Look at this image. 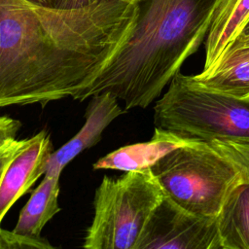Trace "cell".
Here are the masks:
<instances>
[{
    "label": "cell",
    "mask_w": 249,
    "mask_h": 249,
    "mask_svg": "<svg viewBox=\"0 0 249 249\" xmlns=\"http://www.w3.org/2000/svg\"><path fill=\"white\" fill-rule=\"evenodd\" d=\"M151 171L165 196L199 216L216 218L241 181L235 166L210 143L192 141L165 154Z\"/></svg>",
    "instance_id": "obj_4"
},
{
    "label": "cell",
    "mask_w": 249,
    "mask_h": 249,
    "mask_svg": "<svg viewBox=\"0 0 249 249\" xmlns=\"http://www.w3.org/2000/svg\"><path fill=\"white\" fill-rule=\"evenodd\" d=\"M249 18V0H219L205 40L203 69L211 66Z\"/></svg>",
    "instance_id": "obj_11"
},
{
    "label": "cell",
    "mask_w": 249,
    "mask_h": 249,
    "mask_svg": "<svg viewBox=\"0 0 249 249\" xmlns=\"http://www.w3.org/2000/svg\"><path fill=\"white\" fill-rule=\"evenodd\" d=\"M21 123L17 119L8 116L0 117V143L16 138Z\"/></svg>",
    "instance_id": "obj_17"
},
{
    "label": "cell",
    "mask_w": 249,
    "mask_h": 249,
    "mask_svg": "<svg viewBox=\"0 0 249 249\" xmlns=\"http://www.w3.org/2000/svg\"><path fill=\"white\" fill-rule=\"evenodd\" d=\"M52 153L51 135L41 130L9 163L0 182V224L15 202L45 174Z\"/></svg>",
    "instance_id": "obj_7"
},
{
    "label": "cell",
    "mask_w": 249,
    "mask_h": 249,
    "mask_svg": "<svg viewBox=\"0 0 249 249\" xmlns=\"http://www.w3.org/2000/svg\"><path fill=\"white\" fill-rule=\"evenodd\" d=\"M219 0H136L132 25L74 100L109 91L124 110L147 108L206 38Z\"/></svg>",
    "instance_id": "obj_2"
},
{
    "label": "cell",
    "mask_w": 249,
    "mask_h": 249,
    "mask_svg": "<svg viewBox=\"0 0 249 249\" xmlns=\"http://www.w3.org/2000/svg\"><path fill=\"white\" fill-rule=\"evenodd\" d=\"M192 141L194 140L155 127L150 140L121 147L99 159L93 163L92 167L94 169H115L124 172L148 169L171 150L187 145Z\"/></svg>",
    "instance_id": "obj_10"
},
{
    "label": "cell",
    "mask_w": 249,
    "mask_h": 249,
    "mask_svg": "<svg viewBox=\"0 0 249 249\" xmlns=\"http://www.w3.org/2000/svg\"><path fill=\"white\" fill-rule=\"evenodd\" d=\"M90 97L85 114V124L74 137L51 154L44 175H60L72 160L97 144L105 128L125 111L121 108L119 99L109 91Z\"/></svg>",
    "instance_id": "obj_8"
},
{
    "label": "cell",
    "mask_w": 249,
    "mask_h": 249,
    "mask_svg": "<svg viewBox=\"0 0 249 249\" xmlns=\"http://www.w3.org/2000/svg\"><path fill=\"white\" fill-rule=\"evenodd\" d=\"M22 248H53V246L42 236L29 237L0 228V249H22Z\"/></svg>",
    "instance_id": "obj_15"
},
{
    "label": "cell",
    "mask_w": 249,
    "mask_h": 249,
    "mask_svg": "<svg viewBox=\"0 0 249 249\" xmlns=\"http://www.w3.org/2000/svg\"><path fill=\"white\" fill-rule=\"evenodd\" d=\"M222 249H249V182H240L216 217Z\"/></svg>",
    "instance_id": "obj_12"
},
{
    "label": "cell",
    "mask_w": 249,
    "mask_h": 249,
    "mask_svg": "<svg viewBox=\"0 0 249 249\" xmlns=\"http://www.w3.org/2000/svg\"><path fill=\"white\" fill-rule=\"evenodd\" d=\"M193 78L209 89L249 98V42L233 40L211 66Z\"/></svg>",
    "instance_id": "obj_9"
},
{
    "label": "cell",
    "mask_w": 249,
    "mask_h": 249,
    "mask_svg": "<svg viewBox=\"0 0 249 249\" xmlns=\"http://www.w3.org/2000/svg\"><path fill=\"white\" fill-rule=\"evenodd\" d=\"M29 142L30 138L19 140L11 138L0 143V182L9 163L20 151H22L29 144Z\"/></svg>",
    "instance_id": "obj_16"
},
{
    "label": "cell",
    "mask_w": 249,
    "mask_h": 249,
    "mask_svg": "<svg viewBox=\"0 0 249 249\" xmlns=\"http://www.w3.org/2000/svg\"><path fill=\"white\" fill-rule=\"evenodd\" d=\"M33 5L46 7V8H53V0H25Z\"/></svg>",
    "instance_id": "obj_20"
},
{
    "label": "cell",
    "mask_w": 249,
    "mask_h": 249,
    "mask_svg": "<svg viewBox=\"0 0 249 249\" xmlns=\"http://www.w3.org/2000/svg\"><path fill=\"white\" fill-rule=\"evenodd\" d=\"M134 3L61 10L0 0V108L74 98L125 39Z\"/></svg>",
    "instance_id": "obj_1"
},
{
    "label": "cell",
    "mask_w": 249,
    "mask_h": 249,
    "mask_svg": "<svg viewBox=\"0 0 249 249\" xmlns=\"http://www.w3.org/2000/svg\"><path fill=\"white\" fill-rule=\"evenodd\" d=\"M155 127L189 140H249V98L209 89L180 71L154 107Z\"/></svg>",
    "instance_id": "obj_3"
},
{
    "label": "cell",
    "mask_w": 249,
    "mask_h": 249,
    "mask_svg": "<svg viewBox=\"0 0 249 249\" xmlns=\"http://www.w3.org/2000/svg\"><path fill=\"white\" fill-rule=\"evenodd\" d=\"M59 177L60 175H44L20 211L14 232L29 237L41 236L45 225L60 211Z\"/></svg>",
    "instance_id": "obj_13"
},
{
    "label": "cell",
    "mask_w": 249,
    "mask_h": 249,
    "mask_svg": "<svg viewBox=\"0 0 249 249\" xmlns=\"http://www.w3.org/2000/svg\"><path fill=\"white\" fill-rule=\"evenodd\" d=\"M102 0H53V8L61 10H72L85 8L93 5ZM131 3H135L136 0H126Z\"/></svg>",
    "instance_id": "obj_18"
},
{
    "label": "cell",
    "mask_w": 249,
    "mask_h": 249,
    "mask_svg": "<svg viewBox=\"0 0 249 249\" xmlns=\"http://www.w3.org/2000/svg\"><path fill=\"white\" fill-rule=\"evenodd\" d=\"M164 194V193H163ZM135 249H222L216 218L196 215L163 195Z\"/></svg>",
    "instance_id": "obj_6"
},
{
    "label": "cell",
    "mask_w": 249,
    "mask_h": 249,
    "mask_svg": "<svg viewBox=\"0 0 249 249\" xmlns=\"http://www.w3.org/2000/svg\"><path fill=\"white\" fill-rule=\"evenodd\" d=\"M234 40L240 42H249V18Z\"/></svg>",
    "instance_id": "obj_19"
},
{
    "label": "cell",
    "mask_w": 249,
    "mask_h": 249,
    "mask_svg": "<svg viewBox=\"0 0 249 249\" xmlns=\"http://www.w3.org/2000/svg\"><path fill=\"white\" fill-rule=\"evenodd\" d=\"M210 144L235 166L242 182H249V140H213Z\"/></svg>",
    "instance_id": "obj_14"
},
{
    "label": "cell",
    "mask_w": 249,
    "mask_h": 249,
    "mask_svg": "<svg viewBox=\"0 0 249 249\" xmlns=\"http://www.w3.org/2000/svg\"><path fill=\"white\" fill-rule=\"evenodd\" d=\"M163 191L151 169L103 176L93 198V218L83 247L135 249L138 238Z\"/></svg>",
    "instance_id": "obj_5"
}]
</instances>
